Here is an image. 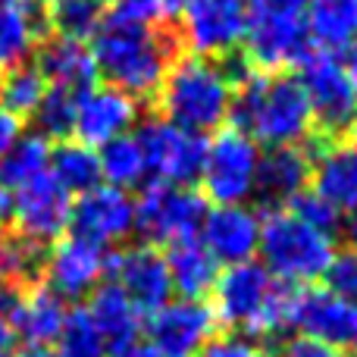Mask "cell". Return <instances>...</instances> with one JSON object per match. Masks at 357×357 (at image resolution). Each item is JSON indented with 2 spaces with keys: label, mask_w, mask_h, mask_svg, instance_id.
<instances>
[{
  "label": "cell",
  "mask_w": 357,
  "mask_h": 357,
  "mask_svg": "<svg viewBox=\"0 0 357 357\" xmlns=\"http://www.w3.org/2000/svg\"><path fill=\"white\" fill-rule=\"evenodd\" d=\"M88 50L98 69V82L144 100L157 94L163 75L182 54V44L173 25L135 22L107 10L94 38L88 41Z\"/></svg>",
  "instance_id": "cell-1"
},
{
  "label": "cell",
  "mask_w": 357,
  "mask_h": 357,
  "mask_svg": "<svg viewBox=\"0 0 357 357\" xmlns=\"http://www.w3.org/2000/svg\"><path fill=\"white\" fill-rule=\"evenodd\" d=\"M229 126L248 132L260 148L304 144L317 132L310 100L295 73H251L238 82Z\"/></svg>",
  "instance_id": "cell-2"
},
{
  "label": "cell",
  "mask_w": 357,
  "mask_h": 357,
  "mask_svg": "<svg viewBox=\"0 0 357 357\" xmlns=\"http://www.w3.org/2000/svg\"><path fill=\"white\" fill-rule=\"evenodd\" d=\"M210 295L216 323L248 339H282L291 333L295 285L276 282L260 260H245L220 270Z\"/></svg>",
  "instance_id": "cell-3"
},
{
  "label": "cell",
  "mask_w": 357,
  "mask_h": 357,
  "mask_svg": "<svg viewBox=\"0 0 357 357\" xmlns=\"http://www.w3.org/2000/svg\"><path fill=\"white\" fill-rule=\"evenodd\" d=\"M235 88L220 60L178 54L154 94L157 116L191 135H213L229 126Z\"/></svg>",
  "instance_id": "cell-4"
},
{
  "label": "cell",
  "mask_w": 357,
  "mask_h": 357,
  "mask_svg": "<svg viewBox=\"0 0 357 357\" xmlns=\"http://www.w3.org/2000/svg\"><path fill=\"white\" fill-rule=\"evenodd\" d=\"M335 235L307 226L285 207L260 213V248L257 257L276 282L307 289L317 285L335 257Z\"/></svg>",
  "instance_id": "cell-5"
},
{
  "label": "cell",
  "mask_w": 357,
  "mask_h": 357,
  "mask_svg": "<svg viewBox=\"0 0 357 357\" xmlns=\"http://www.w3.org/2000/svg\"><path fill=\"white\" fill-rule=\"evenodd\" d=\"M260 154L264 148L235 126H222L220 132H213L204 148L201 176H197L207 204H251L257 188Z\"/></svg>",
  "instance_id": "cell-6"
},
{
  "label": "cell",
  "mask_w": 357,
  "mask_h": 357,
  "mask_svg": "<svg viewBox=\"0 0 357 357\" xmlns=\"http://www.w3.org/2000/svg\"><path fill=\"white\" fill-rule=\"evenodd\" d=\"M207 207V197L195 185L144 182L135 197V232L157 248L195 238Z\"/></svg>",
  "instance_id": "cell-7"
},
{
  "label": "cell",
  "mask_w": 357,
  "mask_h": 357,
  "mask_svg": "<svg viewBox=\"0 0 357 357\" xmlns=\"http://www.w3.org/2000/svg\"><path fill=\"white\" fill-rule=\"evenodd\" d=\"M176 22L182 54L226 60L245 41L248 0H188Z\"/></svg>",
  "instance_id": "cell-8"
},
{
  "label": "cell",
  "mask_w": 357,
  "mask_h": 357,
  "mask_svg": "<svg viewBox=\"0 0 357 357\" xmlns=\"http://www.w3.org/2000/svg\"><path fill=\"white\" fill-rule=\"evenodd\" d=\"M304 94L314 110V126L320 135L339 138L357 123V88L345 75L342 63L329 54H310L298 73Z\"/></svg>",
  "instance_id": "cell-9"
},
{
  "label": "cell",
  "mask_w": 357,
  "mask_h": 357,
  "mask_svg": "<svg viewBox=\"0 0 357 357\" xmlns=\"http://www.w3.org/2000/svg\"><path fill=\"white\" fill-rule=\"evenodd\" d=\"M135 135L142 142L144 163H148V182H167V185L197 182L207 138L191 135V132L167 123L163 116L142 119Z\"/></svg>",
  "instance_id": "cell-10"
},
{
  "label": "cell",
  "mask_w": 357,
  "mask_h": 357,
  "mask_svg": "<svg viewBox=\"0 0 357 357\" xmlns=\"http://www.w3.org/2000/svg\"><path fill=\"white\" fill-rule=\"evenodd\" d=\"M66 232L94 248L116 251L135 235V197L129 191L110 188V185H98V188L73 197Z\"/></svg>",
  "instance_id": "cell-11"
},
{
  "label": "cell",
  "mask_w": 357,
  "mask_h": 357,
  "mask_svg": "<svg viewBox=\"0 0 357 357\" xmlns=\"http://www.w3.org/2000/svg\"><path fill=\"white\" fill-rule=\"evenodd\" d=\"M69 213H73V195L50 173L35 176L13 191V232L38 245L50 248L54 241H60L69 229Z\"/></svg>",
  "instance_id": "cell-12"
},
{
  "label": "cell",
  "mask_w": 357,
  "mask_h": 357,
  "mask_svg": "<svg viewBox=\"0 0 357 357\" xmlns=\"http://www.w3.org/2000/svg\"><path fill=\"white\" fill-rule=\"evenodd\" d=\"M110 260L113 251L63 235L47 248L41 282L63 301H88V295L110 276Z\"/></svg>",
  "instance_id": "cell-13"
},
{
  "label": "cell",
  "mask_w": 357,
  "mask_h": 357,
  "mask_svg": "<svg viewBox=\"0 0 357 357\" xmlns=\"http://www.w3.org/2000/svg\"><path fill=\"white\" fill-rule=\"evenodd\" d=\"M291 335H307L357 357V304L329 295L320 285L295 289Z\"/></svg>",
  "instance_id": "cell-14"
},
{
  "label": "cell",
  "mask_w": 357,
  "mask_h": 357,
  "mask_svg": "<svg viewBox=\"0 0 357 357\" xmlns=\"http://www.w3.org/2000/svg\"><path fill=\"white\" fill-rule=\"evenodd\" d=\"M110 282L119 285V291L135 304L138 314H154L173 301L167 257L157 245L142 241V245L116 248L110 260Z\"/></svg>",
  "instance_id": "cell-15"
},
{
  "label": "cell",
  "mask_w": 357,
  "mask_h": 357,
  "mask_svg": "<svg viewBox=\"0 0 357 357\" xmlns=\"http://www.w3.org/2000/svg\"><path fill=\"white\" fill-rule=\"evenodd\" d=\"M220 333L210 304L173 298L148 320V342L167 357H201L207 342Z\"/></svg>",
  "instance_id": "cell-16"
},
{
  "label": "cell",
  "mask_w": 357,
  "mask_h": 357,
  "mask_svg": "<svg viewBox=\"0 0 357 357\" xmlns=\"http://www.w3.org/2000/svg\"><path fill=\"white\" fill-rule=\"evenodd\" d=\"M138 123H142V100L129 98L119 88L94 85L85 94H79L73 135H75V142L98 151L100 144L135 132Z\"/></svg>",
  "instance_id": "cell-17"
},
{
  "label": "cell",
  "mask_w": 357,
  "mask_h": 357,
  "mask_svg": "<svg viewBox=\"0 0 357 357\" xmlns=\"http://www.w3.org/2000/svg\"><path fill=\"white\" fill-rule=\"evenodd\" d=\"M197 238L216 264L232 266L245 264V260H257L260 213L251 204H210Z\"/></svg>",
  "instance_id": "cell-18"
},
{
  "label": "cell",
  "mask_w": 357,
  "mask_h": 357,
  "mask_svg": "<svg viewBox=\"0 0 357 357\" xmlns=\"http://www.w3.org/2000/svg\"><path fill=\"white\" fill-rule=\"evenodd\" d=\"M304 148H307L310 160H314L310 191H317L339 213H345L357 201V144L314 132L304 142Z\"/></svg>",
  "instance_id": "cell-19"
},
{
  "label": "cell",
  "mask_w": 357,
  "mask_h": 357,
  "mask_svg": "<svg viewBox=\"0 0 357 357\" xmlns=\"http://www.w3.org/2000/svg\"><path fill=\"white\" fill-rule=\"evenodd\" d=\"M310 173H314V160H310L304 144L266 148L260 154L254 197H260L266 210H279L291 197H298L301 191L310 188Z\"/></svg>",
  "instance_id": "cell-20"
},
{
  "label": "cell",
  "mask_w": 357,
  "mask_h": 357,
  "mask_svg": "<svg viewBox=\"0 0 357 357\" xmlns=\"http://www.w3.org/2000/svg\"><path fill=\"white\" fill-rule=\"evenodd\" d=\"M85 310L91 314L94 326H98L100 339L107 345V357H126L132 348L142 342L144 323L135 304L119 291L116 282H100L98 289L88 295Z\"/></svg>",
  "instance_id": "cell-21"
},
{
  "label": "cell",
  "mask_w": 357,
  "mask_h": 357,
  "mask_svg": "<svg viewBox=\"0 0 357 357\" xmlns=\"http://www.w3.org/2000/svg\"><path fill=\"white\" fill-rule=\"evenodd\" d=\"M50 38L47 6L38 0H10L0 6V73L22 66Z\"/></svg>",
  "instance_id": "cell-22"
},
{
  "label": "cell",
  "mask_w": 357,
  "mask_h": 357,
  "mask_svg": "<svg viewBox=\"0 0 357 357\" xmlns=\"http://www.w3.org/2000/svg\"><path fill=\"white\" fill-rule=\"evenodd\" d=\"M31 63L38 66V73L44 75L47 85L66 88L73 94H85L88 88L98 85V69H94L91 50L82 41H66V38L50 35L35 50Z\"/></svg>",
  "instance_id": "cell-23"
},
{
  "label": "cell",
  "mask_w": 357,
  "mask_h": 357,
  "mask_svg": "<svg viewBox=\"0 0 357 357\" xmlns=\"http://www.w3.org/2000/svg\"><path fill=\"white\" fill-rule=\"evenodd\" d=\"M163 257H167L173 295L188 298V301H204L213 291L216 276H220V264L210 257V251L201 245L197 235L176 241V245H167Z\"/></svg>",
  "instance_id": "cell-24"
},
{
  "label": "cell",
  "mask_w": 357,
  "mask_h": 357,
  "mask_svg": "<svg viewBox=\"0 0 357 357\" xmlns=\"http://www.w3.org/2000/svg\"><path fill=\"white\" fill-rule=\"evenodd\" d=\"M304 25L317 54L339 56L357 44V0H310Z\"/></svg>",
  "instance_id": "cell-25"
},
{
  "label": "cell",
  "mask_w": 357,
  "mask_h": 357,
  "mask_svg": "<svg viewBox=\"0 0 357 357\" xmlns=\"http://www.w3.org/2000/svg\"><path fill=\"white\" fill-rule=\"evenodd\" d=\"M66 314H69L66 301L56 298L44 282H38L31 289H25L10 326L16 335H22L25 345H50L60 335Z\"/></svg>",
  "instance_id": "cell-26"
},
{
  "label": "cell",
  "mask_w": 357,
  "mask_h": 357,
  "mask_svg": "<svg viewBox=\"0 0 357 357\" xmlns=\"http://www.w3.org/2000/svg\"><path fill=\"white\" fill-rule=\"evenodd\" d=\"M98 163H100V182L110 185V188L132 191L148 182V163H144V151L135 132L100 144Z\"/></svg>",
  "instance_id": "cell-27"
},
{
  "label": "cell",
  "mask_w": 357,
  "mask_h": 357,
  "mask_svg": "<svg viewBox=\"0 0 357 357\" xmlns=\"http://www.w3.org/2000/svg\"><path fill=\"white\" fill-rule=\"evenodd\" d=\"M47 173L69 191V195H85V191L98 188L100 182V163H98V151L88 148L82 142H60L56 148H50V160H47Z\"/></svg>",
  "instance_id": "cell-28"
},
{
  "label": "cell",
  "mask_w": 357,
  "mask_h": 357,
  "mask_svg": "<svg viewBox=\"0 0 357 357\" xmlns=\"http://www.w3.org/2000/svg\"><path fill=\"white\" fill-rule=\"evenodd\" d=\"M47 160H50V142H44L35 132L31 135H19L0 154V188L6 191L22 188L35 176L47 173Z\"/></svg>",
  "instance_id": "cell-29"
},
{
  "label": "cell",
  "mask_w": 357,
  "mask_h": 357,
  "mask_svg": "<svg viewBox=\"0 0 357 357\" xmlns=\"http://www.w3.org/2000/svg\"><path fill=\"white\" fill-rule=\"evenodd\" d=\"M44 91H47V82H44V75L38 73V66L31 60L0 73V110L16 116L19 123L35 113Z\"/></svg>",
  "instance_id": "cell-30"
},
{
  "label": "cell",
  "mask_w": 357,
  "mask_h": 357,
  "mask_svg": "<svg viewBox=\"0 0 357 357\" xmlns=\"http://www.w3.org/2000/svg\"><path fill=\"white\" fill-rule=\"evenodd\" d=\"M107 6L98 0H54L47 6V29L54 38L88 44L104 19Z\"/></svg>",
  "instance_id": "cell-31"
},
{
  "label": "cell",
  "mask_w": 357,
  "mask_h": 357,
  "mask_svg": "<svg viewBox=\"0 0 357 357\" xmlns=\"http://www.w3.org/2000/svg\"><path fill=\"white\" fill-rule=\"evenodd\" d=\"M75 107H79V94L66 91V88L47 85L41 104L31 113L35 123V135H41L44 142H69L75 132Z\"/></svg>",
  "instance_id": "cell-32"
},
{
  "label": "cell",
  "mask_w": 357,
  "mask_h": 357,
  "mask_svg": "<svg viewBox=\"0 0 357 357\" xmlns=\"http://www.w3.org/2000/svg\"><path fill=\"white\" fill-rule=\"evenodd\" d=\"M54 351L56 357H107V345L100 339L98 326H94L91 314L85 310V304L69 307Z\"/></svg>",
  "instance_id": "cell-33"
},
{
  "label": "cell",
  "mask_w": 357,
  "mask_h": 357,
  "mask_svg": "<svg viewBox=\"0 0 357 357\" xmlns=\"http://www.w3.org/2000/svg\"><path fill=\"white\" fill-rule=\"evenodd\" d=\"M285 210H289V213H295L298 220H304L307 226L326 232V235H333V232H339V229H342V213L329 201H323L317 191H310V188L301 191L298 197H291V201L285 204Z\"/></svg>",
  "instance_id": "cell-34"
},
{
  "label": "cell",
  "mask_w": 357,
  "mask_h": 357,
  "mask_svg": "<svg viewBox=\"0 0 357 357\" xmlns=\"http://www.w3.org/2000/svg\"><path fill=\"white\" fill-rule=\"evenodd\" d=\"M323 289L329 295L342 298V301L357 304V251L354 248L335 251V257L329 260L326 273H323Z\"/></svg>",
  "instance_id": "cell-35"
},
{
  "label": "cell",
  "mask_w": 357,
  "mask_h": 357,
  "mask_svg": "<svg viewBox=\"0 0 357 357\" xmlns=\"http://www.w3.org/2000/svg\"><path fill=\"white\" fill-rule=\"evenodd\" d=\"M188 0H116L110 6L116 16L135 19V22H151V25H167L176 22L178 13L185 10Z\"/></svg>",
  "instance_id": "cell-36"
},
{
  "label": "cell",
  "mask_w": 357,
  "mask_h": 357,
  "mask_svg": "<svg viewBox=\"0 0 357 357\" xmlns=\"http://www.w3.org/2000/svg\"><path fill=\"white\" fill-rule=\"evenodd\" d=\"M201 357H270L264 351V345L241 333H216L207 342V348L201 351Z\"/></svg>",
  "instance_id": "cell-37"
},
{
  "label": "cell",
  "mask_w": 357,
  "mask_h": 357,
  "mask_svg": "<svg viewBox=\"0 0 357 357\" xmlns=\"http://www.w3.org/2000/svg\"><path fill=\"white\" fill-rule=\"evenodd\" d=\"M279 357H351L339 348L326 345V342L307 339V335H285L279 342Z\"/></svg>",
  "instance_id": "cell-38"
},
{
  "label": "cell",
  "mask_w": 357,
  "mask_h": 357,
  "mask_svg": "<svg viewBox=\"0 0 357 357\" xmlns=\"http://www.w3.org/2000/svg\"><path fill=\"white\" fill-rule=\"evenodd\" d=\"M310 0H248V13H264V16H289L304 19Z\"/></svg>",
  "instance_id": "cell-39"
},
{
  "label": "cell",
  "mask_w": 357,
  "mask_h": 357,
  "mask_svg": "<svg viewBox=\"0 0 357 357\" xmlns=\"http://www.w3.org/2000/svg\"><path fill=\"white\" fill-rule=\"evenodd\" d=\"M22 295H25L22 285H16V282H10V279L0 276V320H6V323L13 320V314H16Z\"/></svg>",
  "instance_id": "cell-40"
},
{
  "label": "cell",
  "mask_w": 357,
  "mask_h": 357,
  "mask_svg": "<svg viewBox=\"0 0 357 357\" xmlns=\"http://www.w3.org/2000/svg\"><path fill=\"white\" fill-rule=\"evenodd\" d=\"M19 135H22V123H19L16 116H10L6 110H0V154H3Z\"/></svg>",
  "instance_id": "cell-41"
},
{
  "label": "cell",
  "mask_w": 357,
  "mask_h": 357,
  "mask_svg": "<svg viewBox=\"0 0 357 357\" xmlns=\"http://www.w3.org/2000/svg\"><path fill=\"white\" fill-rule=\"evenodd\" d=\"M342 232H345V238H348V248L357 251V201L342 213Z\"/></svg>",
  "instance_id": "cell-42"
},
{
  "label": "cell",
  "mask_w": 357,
  "mask_h": 357,
  "mask_svg": "<svg viewBox=\"0 0 357 357\" xmlns=\"http://www.w3.org/2000/svg\"><path fill=\"white\" fill-rule=\"evenodd\" d=\"M335 60L342 63V69H345V75H348V79H351V85L357 88V44H351V47H348V50H342V54L335 56Z\"/></svg>",
  "instance_id": "cell-43"
},
{
  "label": "cell",
  "mask_w": 357,
  "mask_h": 357,
  "mask_svg": "<svg viewBox=\"0 0 357 357\" xmlns=\"http://www.w3.org/2000/svg\"><path fill=\"white\" fill-rule=\"evenodd\" d=\"M16 354V333L6 320H0V357H13Z\"/></svg>",
  "instance_id": "cell-44"
},
{
  "label": "cell",
  "mask_w": 357,
  "mask_h": 357,
  "mask_svg": "<svg viewBox=\"0 0 357 357\" xmlns=\"http://www.w3.org/2000/svg\"><path fill=\"white\" fill-rule=\"evenodd\" d=\"M13 357H56V351L50 345H25V348H19Z\"/></svg>",
  "instance_id": "cell-45"
},
{
  "label": "cell",
  "mask_w": 357,
  "mask_h": 357,
  "mask_svg": "<svg viewBox=\"0 0 357 357\" xmlns=\"http://www.w3.org/2000/svg\"><path fill=\"white\" fill-rule=\"evenodd\" d=\"M126 357H167V354H160L154 345H151V342H138V345L132 348Z\"/></svg>",
  "instance_id": "cell-46"
},
{
  "label": "cell",
  "mask_w": 357,
  "mask_h": 357,
  "mask_svg": "<svg viewBox=\"0 0 357 357\" xmlns=\"http://www.w3.org/2000/svg\"><path fill=\"white\" fill-rule=\"evenodd\" d=\"M98 3H100V6H113V3H116V0H98Z\"/></svg>",
  "instance_id": "cell-47"
},
{
  "label": "cell",
  "mask_w": 357,
  "mask_h": 357,
  "mask_svg": "<svg viewBox=\"0 0 357 357\" xmlns=\"http://www.w3.org/2000/svg\"><path fill=\"white\" fill-rule=\"evenodd\" d=\"M351 135H354V138H351V142H354V144H357V123H354V126H351Z\"/></svg>",
  "instance_id": "cell-48"
},
{
  "label": "cell",
  "mask_w": 357,
  "mask_h": 357,
  "mask_svg": "<svg viewBox=\"0 0 357 357\" xmlns=\"http://www.w3.org/2000/svg\"><path fill=\"white\" fill-rule=\"evenodd\" d=\"M3 235H6V232H3V222H0V245H3Z\"/></svg>",
  "instance_id": "cell-49"
},
{
  "label": "cell",
  "mask_w": 357,
  "mask_h": 357,
  "mask_svg": "<svg viewBox=\"0 0 357 357\" xmlns=\"http://www.w3.org/2000/svg\"><path fill=\"white\" fill-rule=\"evenodd\" d=\"M38 3H44V6H50V3H54V0H38Z\"/></svg>",
  "instance_id": "cell-50"
},
{
  "label": "cell",
  "mask_w": 357,
  "mask_h": 357,
  "mask_svg": "<svg viewBox=\"0 0 357 357\" xmlns=\"http://www.w3.org/2000/svg\"><path fill=\"white\" fill-rule=\"evenodd\" d=\"M0 6H3V0H0Z\"/></svg>",
  "instance_id": "cell-51"
}]
</instances>
